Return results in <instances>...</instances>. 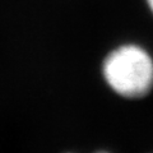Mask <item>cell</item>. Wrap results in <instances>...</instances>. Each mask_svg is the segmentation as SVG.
Segmentation results:
<instances>
[{
	"instance_id": "6da1fadb",
	"label": "cell",
	"mask_w": 153,
	"mask_h": 153,
	"mask_svg": "<svg viewBox=\"0 0 153 153\" xmlns=\"http://www.w3.org/2000/svg\"><path fill=\"white\" fill-rule=\"evenodd\" d=\"M107 84L126 98H140L153 88V60L137 45H124L108 54L102 66Z\"/></svg>"
},
{
	"instance_id": "3957f363",
	"label": "cell",
	"mask_w": 153,
	"mask_h": 153,
	"mask_svg": "<svg viewBox=\"0 0 153 153\" xmlns=\"http://www.w3.org/2000/svg\"><path fill=\"white\" fill-rule=\"evenodd\" d=\"M96 153H108V152H103V151H101V152H96Z\"/></svg>"
},
{
	"instance_id": "7a4b0ae2",
	"label": "cell",
	"mask_w": 153,
	"mask_h": 153,
	"mask_svg": "<svg viewBox=\"0 0 153 153\" xmlns=\"http://www.w3.org/2000/svg\"><path fill=\"white\" fill-rule=\"evenodd\" d=\"M146 1H147V4H148V7H149L151 12L153 13V0H146Z\"/></svg>"
}]
</instances>
